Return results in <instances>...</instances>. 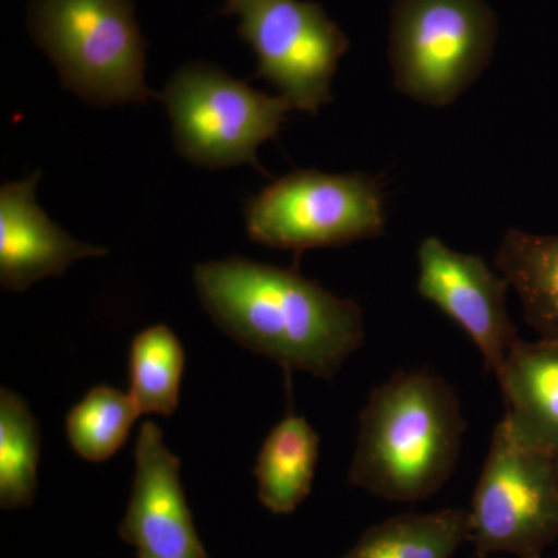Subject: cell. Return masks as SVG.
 I'll return each mask as SVG.
<instances>
[{"label":"cell","mask_w":558,"mask_h":558,"mask_svg":"<svg viewBox=\"0 0 558 558\" xmlns=\"http://www.w3.org/2000/svg\"><path fill=\"white\" fill-rule=\"evenodd\" d=\"M193 279L227 337L286 371L332 379L365 340L359 304L300 271L231 256L199 264Z\"/></svg>","instance_id":"1"},{"label":"cell","mask_w":558,"mask_h":558,"mask_svg":"<svg viewBox=\"0 0 558 558\" xmlns=\"http://www.w3.org/2000/svg\"><path fill=\"white\" fill-rule=\"evenodd\" d=\"M465 428L442 377L400 371L371 391L360 413L349 483L387 501L432 497L457 469Z\"/></svg>","instance_id":"2"},{"label":"cell","mask_w":558,"mask_h":558,"mask_svg":"<svg viewBox=\"0 0 558 558\" xmlns=\"http://www.w3.org/2000/svg\"><path fill=\"white\" fill-rule=\"evenodd\" d=\"M28 27L62 86L90 105L145 102L146 43L132 0H32Z\"/></svg>","instance_id":"3"},{"label":"cell","mask_w":558,"mask_h":558,"mask_svg":"<svg viewBox=\"0 0 558 558\" xmlns=\"http://www.w3.org/2000/svg\"><path fill=\"white\" fill-rule=\"evenodd\" d=\"M497 36L486 0H396L389 32L396 89L432 108L451 105L487 68Z\"/></svg>","instance_id":"4"},{"label":"cell","mask_w":558,"mask_h":558,"mask_svg":"<svg viewBox=\"0 0 558 558\" xmlns=\"http://www.w3.org/2000/svg\"><path fill=\"white\" fill-rule=\"evenodd\" d=\"M175 148L197 167H259L256 150L277 137L293 109L288 98L270 97L207 62L182 65L161 95Z\"/></svg>","instance_id":"5"},{"label":"cell","mask_w":558,"mask_h":558,"mask_svg":"<svg viewBox=\"0 0 558 558\" xmlns=\"http://www.w3.org/2000/svg\"><path fill=\"white\" fill-rule=\"evenodd\" d=\"M469 542L476 556H542L558 539L557 459L526 442L502 416L473 492Z\"/></svg>","instance_id":"6"},{"label":"cell","mask_w":558,"mask_h":558,"mask_svg":"<svg viewBox=\"0 0 558 558\" xmlns=\"http://www.w3.org/2000/svg\"><path fill=\"white\" fill-rule=\"evenodd\" d=\"M385 223L384 194L365 174L290 172L245 205L250 240L292 252L379 236Z\"/></svg>","instance_id":"7"},{"label":"cell","mask_w":558,"mask_h":558,"mask_svg":"<svg viewBox=\"0 0 558 558\" xmlns=\"http://www.w3.org/2000/svg\"><path fill=\"white\" fill-rule=\"evenodd\" d=\"M220 14L240 17L238 35L255 51V78L270 81L293 109L317 113L349 49L325 9L306 0H226Z\"/></svg>","instance_id":"8"},{"label":"cell","mask_w":558,"mask_h":558,"mask_svg":"<svg viewBox=\"0 0 558 558\" xmlns=\"http://www.w3.org/2000/svg\"><path fill=\"white\" fill-rule=\"evenodd\" d=\"M417 292L453 319L497 376L520 339L509 317V282L481 256L457 252L435 236L417 248Z\"/></svg>","instance_id":"9"},{"label":"cell","mask_w":558,"mask_h":558,"mask_svg":"<svg viewBox=\"0 0 558 558\" xmlns=\"http://www.w3.org/2000/svg\"><path fill=\"white\" fill-rule=\"evenodd\" d=\"M119 535L138 558H209L180 480V459L154 422L140 427L130 505Z\"/></svg>","instance_id":"10"},{"label":"cell","mask_w":558,"mask_h":558,"mask_svg":"<svg viewBox=\"0 0 558 558\" xmlns=\"http://www.w3.org/2000/svg\"><path fill=\"white\" fill-rule=\"evenodd\" d=\"M40 172L0 190V286L22 292L40 279L60 277L81 258L108 250L76 241L36 204Z\"/></svg>","instance_id":"11"},{"label":"cell","mask_w":558,"mask_h":558,"mask_svg":"<svg viewBox=\"0 0 558 558\" xmlns=\"http://www.w3.org/2000/svg\"><path fill=\"white\" fill-rule=\"evenodd\" d=\"M497 379L513 429L558 459V339L517 340Z\"/></svg>","instance_id":"12"},{"label":"cell","mask_w":558,"mask_h":558,"mask_svg":"<svg viewBox=\"0 0 558 558\" xmlns=\"http://www.w3.org/2000/svg\"><path fill=\"white\" fill-rule=\"evenodd\" d=\"M319 458V436L306 417L289 413L260 447L253 476L260 505L288 515L310 497Z\"/></svg>","instance_id":"13"},{"label":"cell","mask_w":558,"mask_h":558,"mask_svg":"<svg viewBox=\"0 0 558 558\" xmlns=\"http://www.w3.org/2000/svg\"><path fill=\"white\" fill-rule=\"evenodd\" d=\"M495 266L519 293L524 319L542 339H558V234L509 229Z\"/></svg>","instance_id":"14"},{"label":"cell","mask_w":558,"mask_h":558,"mask_svg":"<svg viewBox=\"0 0 558 558\" xmlns=\"http://www.w3.org/2000/svg\"><path fill=\"white\" fill-rule=\"evenodd\" d=\"M469 538L468 510L402 513L371 526L340 558H453Z\"/></svg>","instance_id":"15"},{"label":"cell","mask_w":558,"mask_h":558,"mask_svg":"<svg viewBox=\"0 0 558 558\" xmlns=\"http://www.w3.org/2000/svg\"><path fill=\"white\" fill-rule=\"evenodd\" d=\"M185 349L167 325L135 336L130 349V392L142 414L171 416L179 409Z\"/></svg>","instance_id":"16"},{"label":"cell","mask_w":558,"mask_h":558,"mask_svg":"<svg viewBox=\"0 0 558 558\" xmlns=\"http://www.w3.org/2000/svg\"><path fill=\"white\" fill-rule=\"evenodd\" d=\"M40 435L27 402L0 389V508H28L38 488Z\"/></svg>","instance_id":"17"},{"label":"cell","mask_w":558,"mask_h":558,"mask_svg":"<svg viewBox=\"0 0 558 558\" xmlns=\"http://www.w3.org/2000/svg\"><path fill=\"white\" fill-rule=\"evenodd\" d=\"M138 417L130 395L98 385L69 411L65 435L80 458L105 462L124 446Z\"/></svg>","instance_id":"18"},{"label":"cell","mask_w":558,"mask_h":558,"mask_svg":"<svg viewBox=\"0 0 558 558\" xmlns=\"http://www.w3.org/2000/svg\"><path fill=\"white\" fill-rule=\"evenodd\" d=\"M557 476H558V459H557Z\"/></svg>","instance_id":"19"},{"label":"cell","mask_w":558,"mask_h":558,"mask_svg":"<svg viewBox=\"0 0 558 558\" xmlns=\"http://www.w3.org/2000/svg\"><path fill=\"white\" fill-rule=\"evenodd\" d=\"M534 558H542V556H539V557H534ZM554 558H558V557H554Z\"/></svg>","instance_id":"20"}]
</instances>
